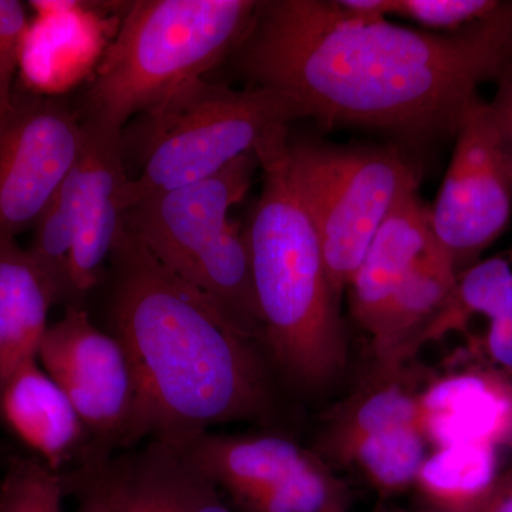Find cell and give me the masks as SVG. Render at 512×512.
Returning <instances> with one entry per match:
<instances>
[{"instance_id":"1","label":"cell","mask_w":512,"mask_h":512,"mask_svg":"<svg viewBox=\"0 0 512 512\" xmlns=\"http://www.w3.org/2000/svg\"><path fill=\"white\" fill-rule=\"evenodd\" d=\"M228 62L249 86L288 94L322 126L383 131L423 148L456 138L481 84L510 66L512 2L456 32H424L340 0H266Z\"/></svg>"},{"instance_id":"2","label":"cell","mask_w":512,"mask_h":512,"mask_svg":"<svg viewBox=\"0 0 512 512\" xmlns=\"http://www.w3.org/2000/svg\"><path fill=\"white\" fill-rule=\"evenodd\" d=\"M110 264L107 330L133 369L143 443L183 448L231 423L272 429L278 392L262 346L165 269L126 225Z\"/></svg>"},{"instance_id":"3","label":"cell","mask_w":512,"mask_h":512,"mask_svg":"<svg viewBox=\"0 0 512 512\" xmlns=\"http://www.w3.org/2000/svg\"><path fill=\"white\" fill-rule=\"evenodd\" d=\"M262 171L264 187L245 225L262 349L282 382L320 392L339 382L349 365L342 299L293 184L288 153Z\"/></svg>"},{"instance_id":"4","label":"cell","mask_w":512,"mask_h":512,"mask_svg":"<svg viewBox=\"0 0 512 512\" xmlns=\"http://www.w3.org/2000/svg\"><path fill=\"white\" fill-rule=\"evenodd\" d=\"M256 0H137L101 60L86 94V117L123 133L148 113L227 62L242 42Z\"/></svg>"},{"instance_id":"5","label":"cell","mask_w":512,"mask_h":512,"mask_svg":"<svg viewBox=\"0 0 512 512\" xmlns=\"http://www.w3.org/2000/svg\"><path fill=\"white\" fill-rule=\"evenodd\" d=\"M302 119V104L279 90L191 83L143 114V167L124 192V212L207 180L245 154L255 153L261 168L275 164L288 153L289 127Z\"/></svg>"},{"instance_id":"6","label":"cell","mask_w":512,"mask_h":512,"mask_svg":"<svg viewBox=\"0 0 512 512\" xmlns=\"http://www.w3.org/2000/svg\"><path fill=\"white\" fill-rule=\"evenodd\" d=\"M261 160L245 154L207 180L138 202L124 225L165 269L237 323L255 319L247 231L229 212L247 197Z\"/></svg>"},{"instance_id":"7","label":"cell","mask_w":512,"mask_h":512,"mask_svg":"<svg viewBox=\"0 0 512 512\" xmlns=\"http://www.w3.org/2000/svg\"><path fill=\"white\" fill-rule=\"evenodd\" d=\"M288 164L342 299L377 229L397 202L419 190V167L402 147L309 140H291Z\"/></svg>"},{"instance_id":"8","label":"cell","mask_w":512,"mask_h":512,"mask_svg":"<svg viewBox=\"0 0 512 512\" xmlns=\"http://www.w3.org/2000/svg\"><path fill=\"white\" fill-rule=\"evenodd\" d=\"M180 450L238 512H350L328 461L279 431L212 430Z\"/></svg>"},{"instance_id":"9","label":"cell","mask_w":512,"mask_h":512,"mask_svg":"<svg viewBox=\"0 0 512 512\" xmlns=\"http://www.w3.org/2000/svg\"><path fill=\"white\" fill-rule=\"evenodd\" d=\"M37 360L82 419L92 441L90 463L143 444L126 350L83 306H69L49 326Z\"/></svg>"},{"instance_id":"10","label":"cell","mask_w":512,"mask_h":512,"mask_svg":"<svg viewBox=\"0 0 512 512\" xmlns=\"http://www.w3.org/2000/svg\"><path fill=\"white\" fill-rule=\"evenodd\" d=\"M437 247L457 274L504 234L512 215V164L493 107L478 99L456 136L439 195L429 207Z\"/></svg>"},{"instance_id":"11","label":"cell","mask_w":512,"mask_h":512,"mask_svg":"<svg viewBox=\"0 0 512 512\" xmlns=\"http://www.w3.org/2000/svg\"><path fill=\"white\" fill-rule=\"evenodd\" d=\"M82 141V121L64 101L13 96L0 113V237L33 228L79 160Z\"/></svg>"},{"instance_id":"12","label":"cell","mask_w":512,"mask_h":512,"mask_svg":"<svg viewBox=\"0 0 512 512\" xmlns=\"http://www.w3.org/2000/svg\"><path fill=\"white\" fill-rule=\"evenodd\" d=\"M67 495L90 494L111 512H238L180 448L148 440L63 474Z\"/></svg>"},{"instance_id":"13","label":"cell","mask_w":512,"mask_h":512,"mask_svg":"<svg viewBox=\"0 0 512 512\" xmlns=\"http://www.w3.org/2000/svg\"><path fill=\"white\" fill-rule=\"evenodd\" d=\"M79 160L67 175L72 187L76 239L72 258L73 305L83 306L110 262L124 227V192L130 177L124 167L123 133L82 120Z\"/></svg>"},{"instance_id":"14","label":"cell","mask_w":512,"mask_h":512,"mask_svg":"<svg viewBox=\"0 0 512 512\" xmlns=\"http://www.w3.org/2000/svg\"><path fill=\"white\" fill-rule=\"evenodd\" d=\"M419 427L433 448H512L511 373L477 362L429 377L419 396Z\"/></svg>"},{"instance_id":"15","label":"cell","mask_w":512,"mask_h":512,"mask_svg":"<svg viewBox=\"0 0 512 512\" xmlns=\"http://www.w3.org/2000/svg\"><path fill=\"white\" fill-rule=\"evenodd\" d=\"M0 421L30 456L62 476L92 460L82 419L39 360L20 366L0 386Z\"/></svg>"},{"instance_id":"16","label":"cell","mask_w":512,"mask_h":512,"mask_svg":"<svg viewBox=\"0 0 512 512\" xmlns=\"http://www.w3.org/2000/svg\"><path fill=\"white\" fill-rule=\"evenodd\" d=\"M434 247L429 207L420 200L419 190L410 192L377 229L346 291L350 313L367 335L397 288Z\"/></svg>"},{"instance_id":"17","label":"cell","mask_w":512,"mask_h":512,"mask_svg":"<svg viewBox=\"0 0 512 512\" xmlns=\"http://www.w3.org/2000/svg\"><path fill=\"white\" fill-rule=\"evenodd\" d=\"M407 363H377L352 393L323 419L315 450L333 466L355 441L375 431L419 426L426 377Z\"/></svg>"},{"instance_id":"18","label":"cell","mask_w":512,"mask_h":512,"mask_svg":"<svg viewBox=\"0 0 512 512\" xmlns=\"http://www.w3.org/2000/svg\"><path fill=\"white\" fill-rule=\"evenodd\" d=\"M55 306L26 248L0 237V386L15 370L37 360Z\"/></svg>"},{"instance_id":"19","label":"cell","mask_w":512,"mask_h":512,"mask_svg":"<svg viewBox=\"0 0 512 512\" xmlns=\"http://www.w3.org/2000/svg\"><path fill=\"white\" fill-rule=\"evenodd\" d=\"M500 453L470 443L433 448L421 464L413 488L427 510L476 512L503 471Z\"/></svg>"},{"instance_id":"20","label":"cell","mask_w":512,"mask_h":512,"mask_svg":"<svg viewBox=\"0 0 512 512\" xmlns=\"http://www.w3.org/2000/svg\"><path fill=\"white\" fill-rule=\"evenodd\" d=\"M427 448L419 426L392 427L355 441L336 464L355 468L377 494L392 497L413 488Z\"/></svg>"},{"instance_id":"21","label":"cell","mask_w":512,"mask_h":512,"mask_svg":"<svg viewBox=\"0 0 512 512\" xmlns=\"http://www.w3.org/2000/svg\"><path fill=\"white\" fill-rule=\"evenodd\" d=\"M28 251L30 261L43 279L55 305H73L72 258L76 221L72 187L64 180L45 210L39 215Z\"/></svg>"},{"instance_id":"22","label":"cell","mask_w":512,"mask_h":512,"mask_svg":"<svg viewBox=\"0 0 512 512\" xmlns=\"http://www.w3.org/2000/svg\"><path fill=\"white\" fill-rule=\"evenodd\" d=\"M62 474L30 454H9L0 473V512H66Z\"/></svg>"},{"instance_id":"23","label":"cell","mask_w":512,"mask_h":512,"mask_svg":"<svg viewBox=\"0 0 512 512\" xmlns=\"http://www.w3.org/2000/svg\"><path fill=\"white\" fill-rule=\"evenodd\" d=\"M505 2L500 0H382L383 15L413 20L427 29L456 32L491 18Z\"/></svg>"},{"instance_id":"24","label":"cell","mask_w":512,"mask_h":512,"mask_svg":"<svg viewBox=\"0 0 512 512\" xmlns=\"http://www.w3.org/2000/svg\"><path fill=\"white\" fill-rule=\"evenodd\" d=\"M28 18L22 3L0 0V113L13 103V79L28 35Z\"/></svg>"},{"instance_id":"25","label":"cell","mask_w":512,"mask_h":512,"mask_svg":"<svg viewBox=\"0 0 512 512\" xmlns=\"http://www.w3.org/2000/svg\"><path fill=\"white\" fill-rule=\"evenodd\" d=\"M470 348L480 357L478 362L512 375V292L485 319L483 335L473 340Z\"/></svg>"},{"instance_id":"26","label":"cell","mask_w":512,"mask_h":512,"mask_svg":"<svg viewBox=\"0 0 512 512\" xmlns=\"http://www.w3.org/2000/svg\"><path fill=\"white\" fill-rule=\"evenodd\" d=\"M497 90H495L494 99L490 101L493 107L501 130H503L505 141H507L508 151H510L512 164V72L505 70L497 80Z\"/></svg>"},{"instance_id":"27","label":"cell","mask_w":512,"mask_h":512,"mask_svg":"<svg viewBox=\"0 0 512 512\" xmlns=\"http://www.w3.org/2000/svg\"><path fill=\"white\" fill-rule=\"evenodd\" d=\"M476 512H512V466L501 471L493 491Z\"/></svg>"},{"instance_id":"28","label":"cell","mask_w":512,"mask_h":512,"mask_svg":"<svg viewBox=\"0 0 512 512\" xmlns=\"http://www.w3.org/2000/svg\"><path fill=\"white\" fill-rule=\"evenodd\" d=\"M73 497H76L77 500V507L74 512H111L109 507L94 495L74 494Z\"/></svg>"},{"instance_id":"29","label":"cell","mask_w":512,"mask_h":512,"mask_svg":"<svg viewBox=\"0 0 512 512\" xmlns=\"http://www.w3.org/2000/svg\"><path fill=\"white\" fill-rule=\"evenodd\" d=\"M377 512H437V511L427 510V508H424V510H406V508H382V510H379Z\"/></svg>"},{"instance_id":"30","label":"cell","mask_w":512,"mask_h":512,"mask_svg":"<svg viewBox=\"0 0 512 512\" xmlns=\"http://www.w3.org/2000/svg\"><path fill=\"white\" fill-rule=\"evenodd\" d=\"M508 69H510V70H511V72H512V62H511V64H510V66H508Z\"/></svg>"},{"instance_id":"31","label":"cell","mask_w":512,"mask_h":512,"mask_svg":"<svg viewBox=\"0 0 512 512\" xmlns=\"http://www.w3.org/2000/svg\"><path fill=\"white\" fill-rule=\"evenodd\" d=\"M0 457H2V450H0ZM0 463H2V460H0Z\"/></svg>"}]
</instances>
